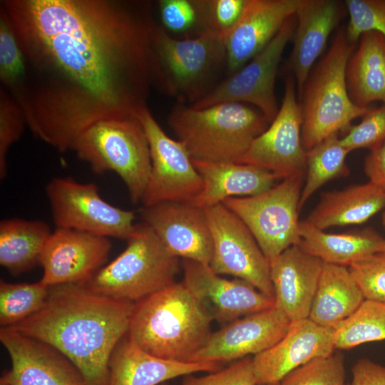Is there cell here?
Wrapping results in <instances>:
<instances>
[{
    "label": "cell",
    "mask_w": 385,
    "mask_h": 385,
    "mask_svg": "<svg viewBox=\"0 0 385 385\" xmlns=\"http://www.w3.org/2000/svg\"><path fill=\"white\" fill-rule=\"evenodd\" d=\"M25 73L13 96L26 125L61 152L104 120L138 118L152 86L157 26L142 0H4Z\"/></svg>",
    "instance_id": "obj_1"
},
{
    "label": "cell",
    "mask_w": 385,
    "mask_h": 385,
    "mask_svg": "<svg viewBox=\"0 0 385 385\" xmlns=\"http://www.w3.org/2000/svg\"><path fill=\"white\" fill-rule=\"evenodd\" d=\"M134 303L77 284L49 287L43 307L10 327L68 358L88 385H108L109 361L127 334Z\"/></svg>",
    "instance_id": "obj_2"
},
{
    "label": "cell",
    "mask_w": 385,
    "mask_h": 385,
    "mask_svg": "<svg viewBox=\"0 0 385 385\" xmlns=\"http://www.w3.org/2000/svg\"><path fill=\"white\" fill-rule=\"evenodd\" d=\"M212 319L183 282L134 304L126 336L160 359L192 363L211 333Z\"/></svg>",
    "instance_id": "obj_3"
},
{
    "label": "cell",
    "mask_w": 385,
    "mask_h": 385,
    "mask_svg": "<svg viewBox=\"0 0 385 385\" xmlns=\"http://www.w3.org/2000/svg\"><path fill=\"white\" fill-rule=\"evenodd\" d=\"M227 69L225 36L207 29L192 38L172 36L157 26L152 38L150 70L152 86L191 106L205 97L218 84Z\"/></svg>",
    "instance_id": "obj_4"
},
{
    "label": "cell",
    "mask_w": 385,
    "mask_h": 385,
    "mask_svg": "<svg viewBox=\"0 0 385 385\" xmlns=\"http://www.w3.org/2000/svg\"><path fill=\"white\" fill-rule=\"evenodd\" d=\"M168 123L192 160L238 163L270 122L257 108L227 102L202 108L178 103Z\"/></svg>",
    "instance_id": "obj_5"
},
{
    "label": "cell",
    "mask_w": 385,
    "mask_h": 385,
    "mask_svg": "<svg viewBox=\"0 0 385 385\" xmlns=\"http://www.w3.org/2000/svg\"><path fill=\"white\" fill-rule=\"evenodd\" d=\"M354 44L340 29L332 46L309 76L299 99L302 139L306 150L325 139L348 128L351 122L368 110L351 99L346 71Z\"/></svg>",
    "instance_id": "obj_6"
},
{
    "label": "cell",
    "mask_w": 385,
    "mask_h": 385,
    "mask_svg": "<svg viewBox=\"0 0 385 385\" xmlns=\"http://www.w3.org/2000/svg\"><path fill=\"white\" fill-rule=\"evenodd\" d=\"M180 269L179 258L143 222L135 224L125 249L84 286L96 294L135 304L175 282Z\"/></svg>",
    "instance_id": "obj_7"
},
{
    "label": "cell",
    "mask_w": 385,
    "mask_h": 385,
    "mask_svg": "<svg viewBox=\"0 0 385 385\" xmlns=\"http://www.w3.org/2000/svg\"><path fill=\"white\" fill-rule=\"evenodd\" d=\"M72 150L96 174L115 173L133 204L141 202L151 170L148 140L139 118L108 119L84 130Z\"/></svg>",
    "instance_id": "obj_8"
},
{
    "label": "cell",
    "mask_w": 385,
    "mask_h": 385,
    "mask_svg": "<svg viewBox=\"0 0 385 385\" xmlns=\"http://www.w3.org/2000/svg\"><path fill=\"white\" fill-rule=\"evenodd\" d=\"M303 175L284 178L255 195L232 197L222 202L248 227L270 264L300 242L298 211Z\"/></svg>",
    "instance_id": "obj_9"
},
{
    "label": "cell",
    "mask_w": 385,
    "mask_h": 385,
    "mask_svg": "<svg viewBox=\"0 0 385 385\" xmlns=\"http://www.w3.org/2000/svg\"><path fill=\"white\" fill-rule=\"evenodd\" d=\"M46 193L56 228L126 240L135 230V213L105 201L95 183L54 178L46 185Z\"/></svg>",
    "instance_id": "obj_10"
},
{
    "label": "cell",
    "mask_w": 385,
    "mask_h": 385,
    "mask_svg": "<svg viewBox=\"0 0 385 385\" xmlns=\"http://www.w3.org/2000/svg\"><path fill=\"white\" fill-rule=\"evenodd\" d=\"M295 28L294 15L262 51L190 106L202 108L227 102L247 103L260 110L270 123L279 110L274 92L279 64Z\"/></svg>",
    "instance_id": "obj_11"
},
{
    "label": "cell",
    "mask_w": 385,
    "mask_h": 385,
    "mask_svg": "<svg viewBox=\"0 0 385 385\" xmlns=\"http://www.w3.org/2000/svg\"><path fill=\"white\" fill-rule=\"evenodd\" d=\"M213 252L210 267L245 280L274 299L270 264L245 224L222 203L204 208Z\"/></svg>",
    "instance_id": "obj_12"
},
{
    "label": "cell",
    "mask_w": 385,
    "mask_h": 385,
    "mask_svg": "<svg viewBox=\"0 0 385 385\" xmlns=\"http://www.w3.org/2000/svg\"><path fill=\"white\" fill-rule=\"evenodd\" d=\"M145 130L151 170L141 200L143 207L164 202H192L202 188V180L184 145L169 137L149 109L138 116Z\"/></svg>",
    "instance_id": "obj_13"
},
{
    "label": "cell",
    "mask_w": 385,
    "mask_h": 385,
    "mask_svg": "<svg viewBox=\"0 0 385 385\" xmlns=\"http://www.w3.org/2000/svg\"><path fill=\"white\" fill-rule=\"evenodd\" d=\"M295 86L292 76H288L277 114L267 128L252 142L238 163L262 168L282 180L304 175L307 150L302 143V116Z\"/></svg>",
    "instance_id": "obj_14"
},
{
    "label": "cell",
    "mask_w": 385,
    "mask_h": 385,
    "mask_svg": "<svg viewBox=\"0 0 385 385\" xmlns=\"http://www.w3.org/2000/svg\"><path fill=\"white\" fill-rule=\"evenodd\" d=\"M183 282L206 309L212 320L226 324L274 307V299L249 282L227 279L209 265L182 260Z\"/></svg>",
    "instance_id": "obj_15"
},
{
    "label": "cell",
    "mask_w": 385,
    "mask_h": 385,
    "mask_svg": "<svg viewBox=\"0 0 385 385\" xmlns=\"http://www.w3.org/2000/svg\"><path fill=\"white\" fill-rule=\"evenodd\" d=\"M111 250L109 238L73 229L56 228L42 254L40 279L51 287L84 285L106 263Z\"/></svg>",
    "instance_id": "obj_16"
},
{
    "label": "cell",
    "mask_w": 385,
    "mask_h": 385,
    "mask_svg": "<svg viewBox=\"0 0 385 385\" xmlns=\"http://www.w3.org/2000/svg\"><path fill=\"white\" fill-rule=\"evenodd\" d=\"M0 341L11 362L0 383L6 385H88L78 369L51 346L1 327Z\"/></svg>",
    "instance_id": "obj_17"
},
{
    "label": "cell",
    "mask_w": 385,
    "mask_h": 385,
    "mask_svg": "<svg viewBox=\"0 0 385 385\" xmlns=\"http://www.w3.org/2000/svg\"><path fill=\"white\" fill-rule=\"evenodd\" d=\"M291 322L274 307L243 317L212 332L192 362L222 365L258 354L279 342Z\"/></svg>",
    "instance_id": "obj_18"
},
{
    "label": "cell",
    "mask_w": 385,
    "mask_h": 385,
    "mask_svg": "<svg viewBox=\"0 0 385 385\" xmlns=\"http://www.w3.org/2000/svg\"><path fill=\"white\" fill-rule=\"evenodd\" d=\"M140 214L173 255L210 265L213 242L204 208L164 202L143 207Z\"/></svg>",
    "instance_id": "obj_19"
},
{
    "label": "cell",
    "mask_w": 385,
    "mask_h": 385,
    "mask_svg": "<svg viewBox=\"0 0 385 385\" xmlns=\"http://www.w3.org/2000/svg\"><path fill=\"white\" fill-rule=\"evenodd\" d=\"M334 329L309 318L292 321L285 335L270 349L252 358L258 385L280 384L291 371L309 361L333 354Z\"/></svg>",
    "instance_id": "obj_20"
},
{
    "label": "cell",
    "mask_w": 385,
    "mask_h": 385,
    "mask_svg": "<svg viewBox=\"0 0 385 385\" xmlns=\"http://www.w3.org/2000/svg\"><path fill=\"white\" fill-rule=\"evenodd\" d=\"M299 0H247L233 28L225 36L227 77L262 51L285 21L295 14Z\"/></svg>",
    "instance_id": "obj_21"
},
{
    "label": "cell",
    "mask_w": 385,
    "mask_h": 385,
    "mask_svg": "<svg viewBox=\"0 0 385 385\" xmlns=\"http://www.w3.org/2000/svg\"><path fill=\"white\" fill-rule=\"evenodd\" d=\"M324 262L299 245L270 262L274 307L291 321L309 317Z\"/></svg>",
    "instance_id": "obj_22"
},
{
    "label": "cell",
    "mask_w": 385,
    "mask_h": 385,
    "mask_svg": "<svg viewBox=\"0 0 385 385\" xmlns=\"http://www.w3.org/2000/svg\"><path fill=\"white\" fill-rule=\"evenodd\" d=\"M342 11V3L338 1L299 0L294 14V44L287 65L294 76L299 97Z\"/></svg>",
    "instance_id": "obj_23"
},
{
    "label": "cell",
    "mask_w": 385,
    "mask_h": 385,
    "mask_svg": "<svg viewBox=\"0 0 385 385\" xmlns=\"http://www.w3.org/2000/svg\"><path fill=\"white\" fill-rule=\"evenodd\" d=\"M222 367L213 363L160 359L138 347L125 335L111 356L108 385H160L178 376L212 372Z\"/></svg>",
    "instance_id": "obj_24"
},
{
    "label": "cell",
    "mask_w": 385,
    "mask_h": 385,
    "mask_svg": "<svg viewBox=\"0 0 385 385\" xmlns=\"http://www.w3.org/2000/svg\"><path fill=\"white\" fill-rule=\"evenodd\" d=\"M202 180V188L190 203L206 208L232 197L255 195L282 180L262 168L238 163H212L192 160Z\"/></svg>",
    "instance_id": "obj_25"
},
{
    "label": "cell",
    "mask_w": 385,
    "mask_h": 385,
    "mask_svg": "<svg viewBox=\"0 0 385 385\" xmlns=\"http://www.w3.org/2000/svg\"><path fill=\"white\" fill-rule=\"evenodd\" d=\"M383 209L385 192L368 181L324 193L305 220L325 230L332 227L364 223Z\"/></svg>",
    "instance_id": "obj_26"
},
{
    "label": "cell",
    "mask_w": 385,
    "mask_h": 385,
    "mask_svg": "<svg viewBox=\"0 0 385 385\" xmlns=\"http://www.w3.org/2000/svg\"><path fill=\"white\" fill-rule=\"evenodd\" d=\"M364 299L347 267L324 262L308 318L334 330L357 310Z\"/></svg>",
    "instance_id": "obj_27"
},
{
    "label": "cell",
    "mask_w": 385,
    "mask_h": 385,
    "mask_svg": "<svg viewBox=\"0 0 385 385\" xmlns=\"http://www.w3.org/2000/svg\"><path fill=\"white\" fill-rule=\"evenodd\" d=\"M299 245L324 263L349 267L381 251L384 237L371 229L344 233H329L306 220L300 221Z\"/></svg>",
    "instance_id": "obj_28"
},
{
    "label": "cell",
    "mask_w": 385,
    "mask_h": 385,
    "mask_svg": "<svg viewBox=\"0 0 385 385\" xmlns=\"http://www.w3.org/2000/svg\"><path fill=\"white\" fill-rule=\"evenodd\" d=\"M349 96L359 106L374 101L385 103V38L369 31L360 37L358 48L351 53L346 66Z\"/></svg>",
    "instance_id": "obj_29"
},
{
    "label": "cell",
    "mask_w": 385,
    "mask_h": 385,
    "mask_svg": "<svg viewBox=\"0 0 385 385\" xmlns=\"http://www.w3.org/2000/svg\"><path fill=\"white\" fill-rule=\"evenodd\" d=\"M52 232L41 220L4 219L0 222V264L14 275L41 264Z\"/></svg>",
    "instance_id": "obj_30"
},
{
    "label": "cell",
    "mask_w": 385,
    "mask_h": 385,
    "mask_svg": "<svg viewBox=\"0 0 385 385\" xmlns=\"http://www.w3.org/2000/svg\"><path fill=\"white\" fill-rule=\"evenodd\" d=\"M349 153L338 133L331 135L307 150V177L301 192L299 210L323 185L348 175L346 158Z\"/></svg>",
    "instance_id": "obj_31"
},
{
    "label": "cell",
    "mask_w": 385,
    "mask_h": 385,
    "mask_svg": "<svg viewBox=\"0 0 385 385\" xmlns=\"http://www.w3.org/2000/svg\"><path fill=\"white\" fill-rule=\"evenodd\" d=\"M336 349L385 340V303L364 299L357 310L334 330Z\"/></svg>",
    "instance_id": "obj_32"
},
{
    "label": "cell",
    "mask_w": 385,
    "mask_h": 385,
    "mask_svg": "<svg viewBox=\"0 0 385 385\" xmlns=\"http://www.w3.org/2000/svg\"><path fill=\"white\" fill-rule=\"evenodd\" d=\"M49 287L34 283L0 281V324L10 327L38 312L44 305Z\"/></svg>",
    "instance_id": "obj_33"
},
{
    "label": "cell",
    "mask_w": 385,
    "mask_h": 385,
    "mask_svg": "<svg viewBox=\"0 0 385 385\" xmlns=\"http://www.w3.org/2000/svg\"><path fill=\"white\" fill-rule=\"evenodd\" d=\"M158 6L163 26L167 31L192 38L210 29L207 0H160Z\"/></svg>",
    "instance_id": "obj_34"
},
{
    "label": "cell",
    "mask_w": 385,
    "mask_h": 385,
    "mask_svg": "<svg viewBox=\"0 0 385 385\" xmlns=\"http://www.w3.org/2000/svg\"><path fill=\"white\" fill-rule=\"evenodd\" d=\"M22 51L5 13L0 9V79L11 96L19 91L24 76Z\"/></svg>",
    "instance_id": "obj_35"
},
{
    "label": "cell",
    "mask_w": 385,
    "mask_h": 385,
    "mask_svg": "<svg viewBox=\"0 0 385 385\" xmlns=\"http://www.w3.org/2000/svg\"><path fill=\"white\" fill-rule=\"evenodd\" d=\"M344 358L340 354L317 357L289 373L280 385H344Z\"/></svg>",
    "instance_id": "obj_36"
},
{
    "label": "cell",
    "mask_w": 385,
    "mask_h": 385,
    "mask_svg": "<svg viewBox=\"0 0 385 385\" xmlns=\"http://www.w3.org/2000/svg\"><path fill=\"white\" fill-rule=\"evenodd\" d=\"M344 4L349 16L345 31L351 43L369 31L385 38V0H346Z\"/></svg>",
    "instance_id": "obj_37"
},
{
    "label": "cell",
    "mask_w": 385,
    "mask_h": 385,
    "mask_svg": "<svg viewBox=\"0 0 385 385\" xmlns=\"http://www.w3.org/2000/svg\"><path fill=\"white\" fill-rule=\"evenodd\" d=\"M348 128L340 140L349 152L359 148L371 150L381 145L385 142V103L368 109L359 124Z\"/></svg>",
    "instance_id": "obj_38"
},
{
    "label": "cell",
    "mask_w": 385,
    "mask_h": 385,
    "mask_svg": "<svg viewBox=\"0 0 385 385\" xmlns=\"http://www.w3.org/2000/svg\"><path fill=\"white\" fill-rule=\"evenodd\" d=\"M26 124L24 113L14 98L0 89V178L6 175V155L10 146L20 138Z\"/></svg>",
    "instance_id": "obj_39"
},
{
    "label": "cell",
    "mask_w": 385,
    "mask_h": 385,
    "mask_svg": "<svg viewBox=\"0 0 385 385\" xmlns=\"http://www.w3.org/2000/svg\"><path fill=\"white\" fill-rule=\"evenodd\" d=\"M348 268L365 299L385 303V253L371 255Z\"/></svg>",
    "instance_id": "obj_40"
},
{
    "label": "cell",
    "mask_w": 385,
    "mask_h": 385,
    "mask_svg": "<svg viewBox=\"0 0 385 385\" xmlns=\"http://www.w3.org/2000/svg\"><path fill=\"white\" fill-rule=\"evenodd\" d=\"M180 385H258L252 359L245 357L202 376H185Z\"/></svg>",
    "instance_id": "obj_41"
},
{
    "label": "cell",
    "mask_w": 385,
    "mask_h": 385,
    "mask_svg": "<svg viewBox=\"0 0 385 385\" xmlns=\"http://www.w3.org/2000/svg\"><path fill=\"white\" fill-rule=\"evenodd\" d=\"M247 0H207L208 23L224 36L236 24Z\"/></svg>",
    "instance_id": "obj_42"
},
{
    "label": "cell",
    "mask_w": 385,
    "mask_h": 385,
    "mask_svg": "<svg viewBox=\"0 0 385 385\" xmlns=\"http://www.w3.org/2000/svg\"><path fill=\"white\" fill-rule=\"evenodd\" d=\"M351 385H385V366L368 359H359L352 368Z\"/></svg>",
    "instance_id": "obj_43"
},
{
    "label": "cell",
    "mask_w": 385,
    "mask_h": 385,
    "mask_svg": "<svg viewBox=\"0 0 385 385\" xmlns=\"http://www.w3.org/2000/svg\"><path fill=\"white\" fill-rule=\"evenodd\" d=\"M364 172L369 181L385 192V142L366 156Z\"/></svg>",
    "instance_id": "obj_44"
},
{
    "label": "cell",
    "mask_w": 385,
    "mask_h": 385,
    "mask_svg": "<svg viewBox=\"0 0 385 385\" xmlns=\"http://www.w3.org/2000/svg\"><path fill=\"white\" fill-rule=\"evenodd\" d=\"M381 222H382V225H384V227H385V210L382 213Z\"/></svg>",
    "instance_id": "obj_45"
},
{
    "label": "cell",
    "mask_w": 385,
    "mask_h": 385,
    "mask_svg": "<svg viewBox=\"0 0 385 385\" xmlns=\"http://www.w3.org/2000/svg\"><path fill=\"white\" fill-rule=\"evenodd\" d=\"M381 252L385 253V239Z\"/></svg>",
    "instance_id": "obj_46"
},
{
    "label": "cell",
    "mask_w": 385,
    "mask_h": 385,
    "mask_svg": "<svg viewBox=\"0 0 385 385\" xmlns=\"http://www.w3.org/2000/svg\"><path fill=\"white\" fill-rule=\"evenodd\" d=\"M160 385H168V384H167V382H166V383L161 384Z\"/></svg>",
    "instance_id": "obj_47"
},
{
    "label": "cell",
    "mask_w": 385,
    "mask_h": 385,
    "mask_svg": "<svg viewBox=\"0 0 385 385\" xmlns=\"http://www.w3.org/2000/svg\"><path fill=\"white\" fill-rule=\"evenodd\" d=\"M268 385H280V384H268Z\"/></svg>",
    "instance_id": "obj_48"
},
{
    "label": "cell",
    "mask_w": 385,
    "mask_h": 385,
    "mask_svg": "<svg viewBox=\"0 0 385 385\" xmlns=\"http://www.w3.org/2000/svg\"><path fill=\"white\" fill-rule=\"evenodd\" d=\"M0 385H6V384H2V383H0Z\"/></svg>",
    "instance_id": "obj_49"
}]
</instances>
